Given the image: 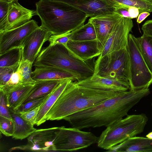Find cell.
I'll return each instance as SVG.
<instances>
[{
  "label": "cell",
  "instance_id": "6da1fadb",
  "mask_svg": "<svg viewBox=\"0 0 152 152\" xmlns=\"http://www.w3.org/2000/svg\"><path fill=\"white\" fill-rule=\"evenodd\" d=\"M150 93L149 88L122 91L92 107L76 113L63 119L72 127L82 129L107 127L127 115L129 110Z\"/></svg>",
  "mask_w": 152,
  "mask_h": 152
},
{
  "label": "cell",
  "instance_id": "7a4b0ae2",
  "mask_svg": "<svg viewBox=\"0 0 152 152\" xmlns=\"http://www.w3.org/2000/svg\"><path fill=\"white\" fill-rule=\"evenodd\" d=\"M121 92L101 91L76 85L72 81L42 121L59 120L97 105Z\"/></svg>",
  "mask_w": 152,
  "mask_h": 152
},
{
  "label": "cell",
  "instance_id": "3957f363",
  "mask_svg": "<svg viewBox=\"0 0 152 152\" xmlns=\"http://www.w3.org/2000/svg\"><path fill=\"white\" fill-rule=\"evenodd\" d=\"M36 15L40 26L51 35L69 33L84 25L88 17L83 12L65 3L53 0H39L36 3Z\"/></svg>",
  "mask_w": 152,
  "mask_h": 152
},
{
  "label": "cell",
  "instance_id": "277c9868",
  "mask_svg": "<svg viewBox=\"0 0 152 152\" xmlns=\"http://www.w3.org/2000/svg\"><path fill=\"white\" fill-rule=\"evenodd\" d=\"M148 118L144 114L127 115L107 127L97 142L98 146L108 150L144 130Z\"/></svg>",
  "mask_w": 152,
  "mask_h": 152
},
{
  "label": "cell",
  "instance_id": "5b68a950",
  "mask_svg": "<svg viewBox=\"0 0 152 152\" xmlns=\"http://www.w3.org/2000/svg\"><path fill=\"white\" fill-rule=\"evenodd\" d=\"M98 56L94 63V74L129 83L130 62L127 48Z\"/></svg>",
  "mask_w": 152,
  "mask_h": 152
},
{
  "label": "cell",
  "instance_id": "8992f818",
  "mask_svg": "<svg viewBox=\"0 0 152 152\" xmlns=\"http://www.w3.org/2000/svg\"><path fill=\"white\" fill-rule=\"evenodd\" d=\"M127 49L130 62L129 90L148 88L152 84V73L141 54L136 37L131 34L129 36Z\"/></svg>",
  "mask_w": 152,
  "mask_h": 152
},
{
  "label": "cell",
  "instance_id": "52a82bcc",
  "mask_svg": "<svg viewBox=\"0 0 152 152\" xmlns=\"http://www.w3.org/2000/svg\"><path fill=\"white\" fill-rule=\"evenodd\" d=\"M54 145L56 151H75L97 143L99 137L91 132L78 128L59 127L56 131Z\"/></svg>",
  "mask_w": 152,
  "mask_h": 152
},
{
  "label": "cell",
  "instance_id": "ba28073f",
  "mask_svg": "<svg viewBox=\"0 0 152 152\" xmlns=\"http://www.w3.org/2000/svg\"><path fill=\"white\" fill-rule=\"evenodd\" d=\"M54 66L74 75L77 81L85 80L94 73V65L84 61L73 53L66 47L61 44L53 58Z\"/></svg>",
  "mask_w": 152,
  "mask_h": 152
},
{
  "label": "cell",
  "instance_id": "9c48e42d",
  "mask_svg": "<svg viewBox=\"0 0 152 152\" xmlns=\"http://www.w3.org/2000/svg\"><path fill=\"white\" fill-rule=\"evenodd\" d=\"M133 27L132 18L121 17L114 26L99 56L127 48L129 36Z\"/></svg>",
  "mask_w": 152,
  "mask_h": 152
},
{
  "label": "cell",
  "instance_id": "30bf717a",
  "mask_svg": "<svg viewBox=\"0 0 152 152\" xmlns=\"http://www.w3.org/2000/svg\"><path fill=\"white\" fill-rule=\"evenodd\" d=\"M59 127L37 129L28 137L26 145L12 148L9 151L17 150L38 152L56 151L54 141L55 132Z\"/></svg>",
  "mask_w": 152,
  "mask_h": 152
},
{
  "label": "cell",
  "instance_id": "8fae6325",
  "mask_svg": "<svg viewBox=\"0 0 152 152\" xmlns=\"http://www.w3.org/2000/svg\"><path fill=\"white\" fill-rule=\"evenodd\" d=\"M39 26L31 20L18 27L0 31V55L12 49L22 47L26 37Z\"/></svg>",
  "mask_w": 152,
  "mask_h": 152
},
{
  "label": "cell",
  "instance_id": "7c38bea8",
  "mask_svg": "<svg viewBox=\"0 0 152 152\" xmlns=\"http://www.w3.org/2000/svg\"><path fill=\"white\" fill-rule=\"evenodd\" d=\"M67 4L84 12L88 17L115 13L119 4L111 0H53Z\"/></svg>",
  "mask_w": 152,
  "mask_h": 152
},
{
  "label": "cell",
  "instance_id": "4fadbf2b",
  "mask_svg": "<svg viewBox=\"0 0 152 152\" xmlns=\"http://www.w3.org/2000/svg\"><path fill=\"white\" fill-rule=\"evenodd\" d=\"M51 34L40 26L30 33L22 44V61L33 63L41 52L43 44L48 41Z\"/></svg>",
  "mask_w": 152,
  "mask_h": 152
},
{
  "label": "cell",
  "instance_id": "5bb4252c",
  "mask_svg": "<svg viewBox=\"0 0 152 152\" xmlns=\"http://www.w3.org/2000/svg\"><path fill=\"white\" fill-rule=\"evenodd\" d=\"M36 15L35 10H31L21 5L18 0L13 2L7 17L0 24V31L13 29L29 22Z\"/></svg>",
  "mask_w": 152,
  "mask_h": 152
},
{
  "label": "cell",
  "instance_id": "9a60e30c",
  "mask_svg": "<svg viewBox=\"0 0 152 152\" xmlns=\"http://www.w3.org/2000/svg\"><path fill=\"white\" fill-rule=\"evenodd\" d=\"M122 16L117 13L103 15L90 18L88 21L93 25L96 39L101 50L115 24Z\"/></svg>",
  "mask_w": 152,
  "mask_h": 152
},
{
  "label": "cell",
  "instance_id": "2e32d148",
  "mask_svg": "<svg viewBox=\"0 0 152 152\" xmlns=\"http://www.w3.org/2000/svg\"><path fill=\"white\" fill-rule=\"evenodd\" d=\"M75 83L78 86L101 91L121 92L130 89L128 82L105 78L95 74L85 80Z\"/></svg>",
  "mask_w": 152,
  "mask_h": 152
},
{
  "label": "cell",
  "instance_id": "e0dca14e",
  "mask_svg": "<svg viewBox=\"0 0 152 152\" xmlns=\"http://www.w3.org/2000/svg\"><path fill=\"white\" fill-rule=\"evenodd\" d=\"M66 46L73 53L84 61H88L101 54V49L96 39L86 41L69 39Z\"/></svg>",
  "mask_w": 152,
  "mask_h": 152
},
{
  "label": "cell",
  "instance_id": "ac0fdd59",
  "mask_svg": "<svg viewBox=\"0 0 152 152\" xmlns=\"http://www.w3.org/2000/svg\"><path fill=\"white\" fill-rule=\"evenodd\" d=\"M107 151L152 152V139L135 136L113 147Z\"/></svg>",
  "mask_w": 152,
  "mask_h": 152
},
{
  "label": "cell",
  "instance_id": "d6986e66",
  "mask_svg": "<svg viewBox=\"0 0 152 152\" xmlns=\"http://www.w3.org/2000/svg\"><path fill=\"white\" fill-rule=\"evenodd\" d=\"M31 76L35 81L76 80L75 76L71 73L61 69L51 67H36L34 70L32 72Z\"/></svg>",
  "mask_w": 152,
  "mask_h": 152
},
{
  "label": "cell",
  "instance_id": "ffe728a7",
  "mask_svg": "<svg viewBox=\"0 0 152 152\" xmlns=\"http://www.w3.org/2000/svg\"><path fill=\"white\" fill-rule=\"evenodd\" d=\"M72 81L73 80L70 79L63 80L51 92L40 106L35 124L39 126L42 124V121L44 118Z\"/></svg>",
  "mask_w": 152,
  "mask_h": 152
},
{
  "label": "cell",
  "instance_id": "44dd1931",
  "mask_svg": "<svg viewBox=\"0 0 152 152\" xmlns=\"http://www.w3.org/2000/svg\"><path fill=\"white\" fill-rule=\"evenodd\" d=\"M34 84L21 86L5 94L9 110L15 112L23 104L29 96Z\"/></svg>",
  "mask_w": 152,
  "mask_h": 152
},
{
  "label": "cell",
  "instance_id": "7402d4cb",
  "mask_svg": "<svg viewBox=\"0 0 152 152\" xmlns=\"http://www.w3.org/2000/svg\"><path fill=\"white\" fill-rule=\"evenodd\" d=\"M63 80L36 81L30 95L23 104L50 94Z\"/></svg>",
  "mask_w": 152,
  "mask_h": 152
},
{
  "label": "cell",
  "instance_id": "603a6c76",
  "mask_svg": "<svg viewBox=\"0 0 152 152\" xmlns=\"http://www.w3.org/2000/svg\"><path fill=\"white\" fill-rule=\"evenodd\" d=\"M9 110L14 124L13 138L22 140L28 137L37 129L18 113Z\"/></svg>",
  "mask_w": 152,
  "mask_h": 152
},
{
  "label": "cell",
  "instance_id": "cb8c5ba5",
  "mask_svg": "<svg viewBox=\"0 0 152 152\" xmlns=\"http://www.w3.org/2000/svg\"><path fill=\"white\" fill-rule=\"evenodd\" d=\"M69 39L75 41H86L96 39L94 27L88 22L69 34Z\"/></svg>",
  "mask_w": 152,
  "mask_h": 152
},
{
  "label": "cell",
  "instance_id": "d4e9b609",
  "mask_svg": "<svg viewBox=\"0 0 152 152\" xmlns=\"http://www.w3.org/2000/svg\"><path fill=\"white\" fill-rule=\"evenodd\" d=\"M136 40L141 54L152 73V37L142 35L136 37Z\"/></svg>",
  "mask_w": 152,
  "mask_h": 152
},
{
  "label": "cell",
  "instance_id": "484cf974",
  "mask_svg": "<svg viewBox=\"0 0 152 152\" xmlns=\"http://www.w3.org/2000/svg\"><path fill=\"white\" fill-rule=\"evenodd\" d=\"M22 47L11 49L0 55V67L10 66L20 64L22 58Z\"/></svg>",
  "mask_w": 152,
  "mask_h": 152
},
{
  "label": "cell",
  "instance_id": "4316f807",
  "mask_svg": "<svg viewBox=\"0 0 152 152\" xmlns=\"http://www.w3.org/2000/svg\"><path fill=\"white\" fill-rule=\"evenodd\" d=\"M117 4L138 8L139 13L152 12V0H111Z\"/></svg>",
  "mask_w": 152,
  "mask_h": 152
},
{
  "label": "cell",
  "instance_id": "83f0119b",
  "mask_svg": "<svg viewBox=\"0 0 152 152\" xmlns=\"http://www.w3.org/2000/svg\"><path fill=\"white\" fill-rule=\"evenodd\" d=\"M33 63L28 60L22 61L20 63L18 68L21 73L23 85L34 84L36 82L31 76Z\"/></svg>",
  "mask_w": 152,
  "mask_h": 152
},
{
  "label": "cell",
  "instance_id": "f1b7e54d",
  "mask_svg": "<svg viewBox=\"0 0 152 152\" xmlns=\"http://www.w3.org/2000/svg\"><path fill=\"white\" fill-rule=\"evenodd\" d=\"M50 94L22 104L15 112L18 113L20 112H26L35 109L41 105L47 98Z\"/></svg>",
  "mask_w": 152,
  "mask_h": 152
},
{
  "label": "cell",
  "instance_id": "f546056e",
  "mask_svg": "<svg viewBox=\"0 0 152 152\" xmlns=\"http://www.w3.org/2000/svg\"><path fill=\"white\" fill-rule=\"evenodd\" d=\"M0 130L4 135L7 137L12 136L14 130L12 119L0 115Z\"/></svg>",
  "mask_w": 152,
  "mask_h": 152
},
{
  "label": "cell",
  "instance_id": "4dcf8cb0",
  "mask_svg": "<svg viewBox=\"0 0 152 152\" xmlns=\"http://www.w3.org/2000/svg\"><path fill=\"white\" fill-rule=\"evenodd\" d=\"M19 64L10 66L0 67V86L5 85L8 82L12 74L18 69Z\"/></svg>",
  "mask_w": 152,
  "mask_h": 152
},
{
  "label": "cell",
  "instance_id": "1f68e13d",
  "mask_svg": "<svg viewBox=\"0 0 152 152\" xmlns=\"http://www.w3.org/2000/svg\"><path fill=\"white\" fill-rule=\"evenodd\" d=\"M40 106L29 111L20 112L17 113L24 120L34 126L35 124Z\"/></svg>",
  "mask_w": 152,
  "mask_h": 152
},
{
  "label": "cell",
  "instance_id": "d6a6232c",
  "mask_svg": "<svg viewBox=\"0 0 152 152\" xmlns=\"http://www.w3.org/2000/svg\"><path fill=\"white\" fill-rule=\"evenodd\" d=\"M69 33L57 35H51L49 39V45H52L55 44H62L65 46L69 40Z\"/></svg>",
  "mask_w": 152,
  "mask_h": 152
},
{
  "label": "cell",
  "instance_id": "836d02e7",
  "mask_svg": "<svg viewBox=\"0 0 152 152\" xmlns=\"http://www.w3.org/2000/svg\"><path fill=\"white\" fill-rule=\"evenodd\" d=\"M0 93V115L12 119L9 109L7 105L5 95L1 91Z\"/></svg>",
  "mask_w": 152,
  "mask_h": 152
},
{
  "label": "cell",
  "instance_id": "e575fe53",
  "mask_svg": "<svg viewBox=\"0 0 152 152\" xmlns=\"http://www.w3.org/2000/svg\"><path fill=\"white\" fill-rule=\"evenodd\" d=\"M12 2L0 0V24L5 19Z\"/></svg>",
  "mask_w": 152,
  "mask_h": 152
},
{
  "label": "cell",
  "instance_id": "d590c367",
  "mask_svg": "<svg viewBox=\"0 0 152 152\" xmlns=\"http://www.w3.org/2000/svg\"><path fill=\"white\" fill-rule=\"evenodd\" d=\"M143 35L152 37V20L146 21L142 25Z\"/></svg>",
  "mask_w": 152,
  "mask_h": 152
},
{
  "label": "cell",
  "instance_id": "8d00e7d4",
  "mask_svg": "<svg viewBox=\"0 0 152 152\" xmlns=\"http://www.w3.org/2000/svg\"><path fill=\"white\" fill-rule=\"evenodd\" d=\"M128 11L132 19L137 18L139 14L138 9L134 7H129Z\"/></svg>",
  "mask_w": 152,
  "mask_h": 152
},
{
  "label": "cell",
  "instance_id": "74e56055",
  "mask_svg": "<svg viewBox=\"0 0 152 152\" xmlns=\"http://www.w3.org/2000/svg\"><path fill=\"white\" fill-rule=\"evenodd\" d=\"M150 15L149 12H145L140 13L137 19V22L138 23H141L148 16Z\"/></svg>",
  "mask_w": 152,
  "mask_h": 152
},
{
  "label": "cell",
  "instance_id": "f35d334b",
  "mask_svg": "<svg viewBox=\"0 0 152 152\" xmlns=\"http://www.w3.org/2000/svg\"><path fill=\"white\" fill-rule=\"evenodd\" d=\"M146 137L151 139H152V132L149 133L146 135Z\"/></svg>",
  "mask_w": 152,
  "mask_h": 152
},
{
  "label": "cell",
  "instance_id": "ab89813d",
  "mask_svg": "<svg viewBox=\"0 0 152 152\" xmlns=\"http://www.w3.org/2000/svg\"><path fill=\"white\" fill-rule=\"evenodd\" d=\"M1 1H4L6 2H13L17 0H0Z\"/></svg>",
  "mask_w": 152,
  "mask_h": 152
}]
</instances>
